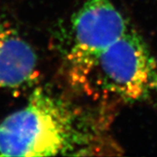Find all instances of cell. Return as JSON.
<instances>
[{
	"instance_id": "1",
	"label": "cell",
	"mask_w": 157,
	"mask_h": 157,
	"mask_svg": "<svg viewBox=\"0 0 157 157\" xmlns=\"http://www.w3.org/2000/svg\"><path fill=\"white\" fill-rule=\"evenodd\" d=\"M74 87L94 101L140 102L157 94V60L132 29L102 50L67 61Z\"/></svg>"
},
{
	"instance_id": "2",
	"label": "cell",
	"mask_w": 157,
	"mask_h": 157,
	"mask_svg": "<svg viewBox=\"0 0 157 157\" xmlns=\"http://www.w3.org/2000/svg\"><path fill=\"white\" fill-rule=\"evenodd\" d=\"M74 115L63 101L36 90L22 108L0 122V156L69 154L83 141Z\"/></svg>"
},
{
	"instance_id": "3",
	"label": "cell",
	"mask_w": 157,
	"mask_h": 157,
	"mask_svg": "<svg viewBox=\"0 0 157 157\" xmlns=\"http://www.w3.org/2000/svg\"><path fill=\"white\" fill-rule=\"evenodd\" d=\"M130 30L128 20L112 0H86L69 24L66 60L102 50Z\"/></svg>"
},
{
	"instance_id": "4",
	"label": "cell",
	"mask_w": 157,
	"mask_h": 157,
	"mask_svg": "<svg viewBox=\"0 0 157 157\" xmlns=\"http://www.w3.org/2000/svg\"><path fill=\"white\" fill-rule=\"evenodd\" d=\"M37 58L31 45L0 25V88H15L35 77Z\"/></svg>"
}]
</instances>
